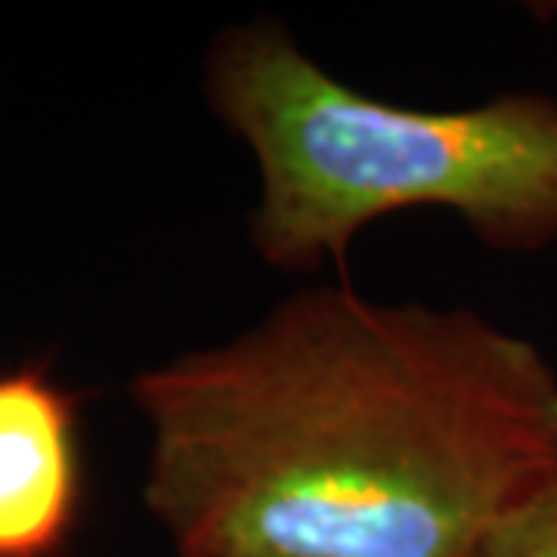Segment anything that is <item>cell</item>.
I'll return each mask as SVG.
<instances>
[{
    "mask_svg": "<svg viewBox=\"0 0 557 557\" xmlns=\"http://www.w3.org/2000/svg\"><path fill=\"white\" fill-rule=\"evenodd\" d=\"M180 557H474L557 474V375L468 310L347 285L134 379Z\"/></svg>",
    "mask_w": 557,
    "mask_h": 557,
    "instance_id": "obj_1",
    "label": "cell"
},
{
    "mask_svg": "<svg viewBox=\"0 0 557 557\" xmlns=\"http://www.w3.org/2000/svg\"><path fill=\"white\" fill-rule=\"evenodd\" d=\"M208 94L258 156L251 239L267 263L341 267L366 223L421 205L456 211L496 248L557 239V100L545 94L456 112L391 106L322 72L270 22L214 44Z\"/></svg>",
    "mask_w": 557,
    "mask_h": 557,
    "instance_id": "obj_2",
    "label": "cell"
},
{
    "mask_svg": "<svg viewBox=\"0 0 557 557\" xmlns=\"http://www.w3.org/2000/svg\"><path fill=\"white\" fill-rule=\"evenodd\" d=\"M81 496L75 397L44 366L0 375V557H60Z\"/></svg>",
    "mask_w": 557,
    "mask_h": 557,
    "instance_id": "obj_3",
    "label": "cell"
},
{
    "mask_svg": "<svg viewBox=\"0 0 557 557\" xmlns=\"http://www.w3.org/2000/svg\"><path fill=\"white\" fill-rule=\"evenodd\" d=\"M474 557H557V474L520 498L483 536Z\"/></svg>",
    "mask_w": 557,
    "mask_h": 557,
    "instance_id": "obj_4",
    "label": "cell"
}]
</instances>
